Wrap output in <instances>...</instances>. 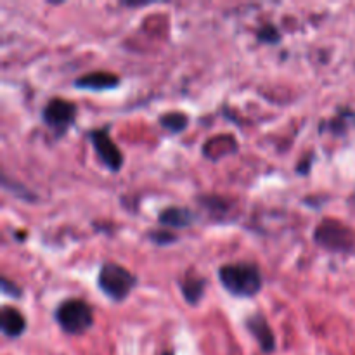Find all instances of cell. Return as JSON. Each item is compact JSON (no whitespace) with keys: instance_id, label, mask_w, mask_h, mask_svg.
Returning <instances> with one entry per match:
<instances>
[{"instance_id":"30bf717a","label":"cell","mask_w":355,"mask_h":355,"mask_svg":"<svg viewBox=\"0 0 355 355\" xmlns=\"http://www.w3.org/2000/svg\"><path fill=\"white\" fill-rule=\"evenodd\" d=\"M180 293H182L184 300L189 305H198L201 298L205 297V290H207V279L196 272V270H189L186 276L180 279L179 283Z\"/></svg>"},{"instance_id":"277c9868","label":"cell","mask_w":355,"mask_h":355,"mask_svg":"<svg viewBox=\"0 0 355 355\" xmlns=\"http://www.w3.org/2000/svg\"><path fill=\"white\" fill-rule=\"evenodd\" d=\"M314 241L331 252H349L354 248L355 234L340 220L324 218L314 231Z\"/></svg>"},{"instance_id":"2e32d148","label":"cell","mask_w":355,"mask_h":355,"mask_svg":"<svg viewBox=\"0 0 355 355\" xmlns=\"http://www.w3.org/2000/svg\"><path fill=\"white\" fill-rule=\"evenodd\" d=\"M162 355H173V352H172V350H166V352H163Z\"/></svg>"},{"instance_id":"9a60e30c","label":"cell","mask_w":355,"mask_h":355,"mask_svg":"<svg viewBox=\"0 0 355 355\" xmlns=\"http://www.w3.org/2000/svg\"><path fill=\"white\" fill-rule=\"evenodd\" d=\"M2 291H3V295H7V297H12V298L23 297V290H21L16 283H12V281L6 276L2 277Z\"/></svg>"},{"instance_id":"ba28073f","label":"cell","mask_w":355,"mask_h":355,"mask_svg":"<svg viewBox=\"0 0 355 355\" xmlns=\"http://www.w3.org/2000/svg\"><path fill=\"white\" fill-rule=\"evenodd\" d=\"M76 89L92 90V92H103V90L116 89L120 85V76L111 71H92L87 75L78 76L73 82Z\"/></svg>"},{"instance_id":"52a82bcc","label":"cell","mask_w":355,"mask_h":355,"mask_svg":"<svg viewBox=\"0 0 355 355\" xmlns=\"http://www.w3.org/2000/svg\"><path fill=\"white\" fill-rule=\"evenodd\" d=\"M245 326L250 335L257 340V343H259L260 350L263 354H272L276 350V336H274L266 315L260 314V312H255V314L248 315L245 319Z\"/></svg>"},{"instance_id":"4fadbf2b","label":"cell","mask_w":355,"mask_h":355,"mask_svg":"<svg viewBox=\"0 0 355 355\" xmlns=\"http://www.w3.org/2000/svg\"><path fill=\"white\" fill-rule=\"evenodd\" d=\"M257 40L262 42V44H270V45L279 44L281 33L272 23H267V24H263V26H260L259 30H257Z\"/></svg>"},{"instance_id":"5b68a950","label":"cell","mask_w":355,"mask_h":355,"mask_svg":"<svg viewBox=\"0 0 355 355\" xmlns=\"http://www.w3.org/2000/svg\"><path fill=\"white\" fill-rule=\"evenodd\" d=\"M89 141L96 151L97 158L101 159L104 166L111 172H120L123 166V155L116 142L110 135V125L103 128H94L89 132Z\"/></svg>"},{"instance_id":"6da1fadb","label":"cell","mask_w":355,"mask_h":355,"mask_svg":"<svg viewBox=\"0 0 355 355\" xmlns=\"http://www.w3.org/2000/svg\"><path fill=\"white\" fill-rule=\"evenodd\" d=\"M217 276L224 290L236 298H252L262 291V270L253 262H232L218 267Z\"/></svg>"},{"instance_id":"7a4b0ae2","label":"cell","mask_w":355,"mask_h":355,"mask_svg":"<svg viewBox=\"0 0 355 355\" xmlns=\"http://www.w3.org/2000/svg\"><path fill=\"white\" fill-rule=\"evenodd\" d=\"M137 277L127 267L120 266L116 262L103 263L99 274H97V286H99V290L103 291L104 297L116 302V304L127 300L132 290L137 286Z\"/></svg>"},{"instance_id":"8992f818","label":"cell","mask_w":355,"mask_h":355,"mask_svg":"<svg viewBox=\"0 0 355 355\" xmlns=\"http://www.w3.org/2000/svg\"><path fill=\"white\" fill-rule=\"evenodd\" d=\"M42 120L58 135H62L76 120L75 103L62 97H52L42 110Z\"/></svg>"},{"instance_id":"7c38bea8","label":"cell","mask_w":355,"mask_h":355,"mask_svg":"<svg viewBox=\"0 0 355 355\" xmlns=\"http://www.w3.org/2000/svg\"><path fill=\"white\" fill-rule=\"evenodd\" d=\"M158 121L163 130L175 135L186 130L187 125H189V116L182 113V111H168V113H163Z\"/></svg>"},{"instance_id":"8fae6325","label":"cell","mask_w":355,"mask_h":355,"mask_svg":"<svg viewBox=\"0 0 355 355\" xmlns=\"http://www.w3.org/2000/svg\"><path fill=\"white\" fill-rule=\"evenodd\" d=\"M196 220V215L184 207H166L158 214V222L165 227L184 229L189 227Z\"/></svg>"},{"instance_id":"5bb4252c","label":"cell","mask_w":355,"mask_h":355,"mask_svg":"<svg viewBox=\"0 0 355 355\" xmlns=\"http://www.w3.org/2000/svg\"><path fill=\"white\" fill-rule=\"evenodd\" d=\"M148 236H149V239H151V241L158 246H168V245H173V243L179 241V238H177L173 232L165 231V229H163V231H153V232H149Z\"/></svg>"},{"instance_id":"9c48e42d","label":"cell","mask_w":355,"mask_h":355,"mask_svg":"<svg viewBox=\"0 0 355 355\" xmlns=\"http://www.w3.org/2000/svg\"><path fill=\"white\" fill-rule=\"evenodd\" d=\"M26 319L23 312L12 305H3L0 311V329L7 338H19L26 331Z\"/></svg>"},{"instance_id":"3957f363","label":"cell","mask_w":355,"mask_h":355,"mask_svg":"<svg viewBox=\"0 0 355 355\" xmlns=\"http://www.w3.org/2000/svg\"><path fill=\"white\" fill-rule=\"evenodd\" d=\"M54 321L66 335H83L94 326V311L82 298H66L54 311Z\"/></svg>"}]
</instances>
